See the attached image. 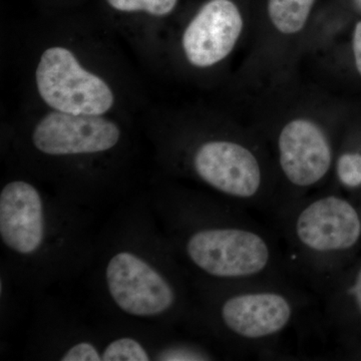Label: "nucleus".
Returning <instances> with one entry per match:
<instances>
[{"instance_id":"ddd939ff","label":"nucleus","mask_w":361,"mask_h":361,"mask_svg":"<svg viewBox=\"0 0 361 361\" xmlns=\"http://www.w3.org/2000/svg\"><path fill=\"white\" fill-rule=\"evenodd\" d=\"M149 349L134 337L123 336L113 339L102 350V361L153 360Z\"/></svg>"},{"instance_id":"dca6fc26","label":"nucleus","mask_w":361,"mask_h":361,"mask_svg":"<svg viewBox=\"0 0 361 361\" xmlns=\"http://www.w3.org/2000/svg\"><path fill=\"white\" fill-rule=\"evenodd\" d=\"M336 173L344 187L353 189L361 186V154L345 153L339 157Z\"/></svg>"},{"instance_id":"6ab92c4d","label":"nucleus","mask_w":361,"mask_h":361,"mask_svg":"<svg viewBox=\"0 0 361 361\" xmlns=\"http://www.w3.org/2000/svg\"><path fill=\"white\" fill-rule=\"evenodd\" d=\"M356 6L361 9V0H355Z\"/></svg>"},{"instance_id":"0eeeda50","label":"nucleus","mask_w":361,"mask_h":361,"mask_svg":"<svg viewBox=\"0 0 361 361\" xmlns=\"http://www.w3.org/2000/svg\"><path fill=\"white\" fill-rule=\"evenodd\" d=\"M277 147L280 171L292 192L286 205L275 214L305 198L326 178L334 163L329 137L311 121L299 118L285 125Z\"/></svg>"},{"instance_id":"4468645a","label":"nucleus","mask_w":361,"mask_h":361,"mask_svg":"<svg viewBox=\"0 0 361 361\" xmlns=\"http://www.w3.org/2000/svg\"><path fill=\"white\" fill-rule=\"evenodd\" d=\"M116 11L122 13H146L165 16L174 11L178 0H106Z\"/></svg>"},{"instance_id":"f03ea898","label":"nucleus","mask_w":361,"mask_h":361,"mask_svg":"<svg viewBox=\"0 0 361 361\" xmlns=\"http://www.w3.org/2000/svg\"><path fill=\"white\" fill-rule=\"evenodd\" d=\"M205 319L227 345L250 355H278L292 336L319 325L318 297L298 282L205 289Z\"/></svg>"},{"instance_id":"2eb2a0df","label":"nucleus","mask_w":361,"mask_h":361,"mask_svg":"<svg viewBox=\"0 0 361 361\" xmlns=\"http://www.w3.org/2000/svg\"><path fill=\"white\" fill-rule=\"evenodd\" d=\"M212 353L207 349L192 343H177L159 351L156 360L163 361H204L214 360Z\"/></svg>"},{"instance_id":"a211bd4d","label":"nucleus","mask_w":361,"mask_h":361,"mask_svg":"<svg viewBox=\"0 0 361 361\" xmlns=\"http://www.w3.org/2000/svg\"><path fill=\"white\" fill-rule=\"evenodd\" d=\"M353 52H355L356 68L361 75V21L355 26L353 37Z\"/></svg>"},{"instance_id":"9b49d317","label":"nucleus","mask_w":361,"mask_h":361,"mask_svg":"<svg viewBox=\"0 0 361 361\" xmlns=\"http://www.w3.org/2000/svg\"><path fill=\"white\" fill-rule=\"evenodd\" d=\"M315 0H269L268 13L273 25L285 35L300 32Z\"/></svg>"},{"instance_id":"f3484780","label":"nucleus","mask_w":361,"mask_h":361,"mask_svg":"<svg viewBox=\"0 0 361 361\" xmlns=\"http://www.w3.org/2000/svg\"><path fill=\"white\" fill-rule=\"evenodd\" d=\"M61 361H102V350L90 341H78L66 349Z\"/></svg>"},{"instance_id":"39448f33","label":"nucleus","mask_w":361,"mask_h":361,"mask_svg":"<svg viewBox=\"0 0 361 361\" xmlns=\"http://www.w3.org/2000/svg\"><path fill=\"white\" fill-rule=\"evenodd\" d=\"M109 296L125 314L160 318L184 312L186 294L178 280L137 252L120 250L104 268Z\"/></svg>"},{"instance_id":"423d86ee","label":"nucleus","mask_w":361,"mask_h":361,"mask_svg":"<svg viewBox=\"0 0 361 361\" xmlns=\"http://www.w3.org/2000/svg\"><path fill=\"white\" fill-rule=\"evenodd\" d=\"M35 82L42 101L54 111L103 116L115 104V94L106 80L80 65L71 49L59 45L42 52Z\"/></svg>"},{"instance_id":"f257e3e1","label":"nucleus","mask_w":361,"mask_h":361,"mask_svg":"<svg viewBox=\"0 0 361 361\" xmlns=\"http://www.w3.org/2000/svg\"><path fill=\"white\" fill-rule=\"evenodd\" d=\"M256 215L225 200L178 203V251L203 290L302 283L292 271L277 233Z\"/></svg>"},{"instance_id":"6e6552de","label":"nucleus","mask_w":361,"mask_h":361,"mask_svg":"<svg viewBox=\"0 0 361 361\" xmlns=\"http://www.w3.org/2000/svg\"><path fill=\"white\" fill-rule=\"evenodd\" d=\"M121 137L118 123L103 116L52 111L37 123L32 140L39 153L66 157L106 153L115 148Z\"/></svg>"},{"instance_id":"1a4fd4ad","label":"nucleus","mask_w":361,"mask_h":361,"mask_svg":"<svg viewBox=\"0 0 361 361\" xmlns=\"http://www.w3.org/2000/svg\"><path fill=\"white\" fill-rule=\"evenodd\" d=\"M47 206L32 183L13 180L0 192V239L7 250L32 258L44 250L49 238Z\"/></svg>"},{"instance_id":"20e7f679","label":"nucleus","mask_w":361,"mask_h":361,"mask_svg":"<svg viewBox=\"0 0 361 361\" xmlns=\"http://www.w3.org/2000/svg\"><path fill=\"white\" fill-rule=\"evenodd\" d=\"M192 170L222 200L269 218L277 192L266 180L264 167L257 154L233 140H208L195 149Z\"/></svg>"},{"instance_id":"f8f14e48","label":"nucleus","mask_w":361,"mask_h":361,"mask_svg":"<svg viewBox=\"0 0 361 361\" xmlns=\"http://www.w3.org/2000/svg\"><path fill=\"white\" fill-rule=\"evenodd\" d=\"M317 297L319 307H327L348 300L350 307L361 318V264L348 283L334 282Z\"/></svg>"},{"instance_id":"9d476101","label":"nucleus","mask_w":361,"mask_h":361,"mask_svg":"<svg viewBox=\"0 0 361 361\" xmlns=\"http://www.w3.org/2000/svg\"><path fill=\"white\" fill-rule=\"evenodd\" d=\"M243 28L238 7L231 0H210L183 35L185 56L197 68L220 63L234 49Z\"/></svg>"},{"instance_id":"7ed1b4c3","label":"nucleus","mask_w":361,"mask_h":361,"mask_svg":"<svg viewBox=\"0 0 361 361\" xmlns=\"http://www.w3.org/2000/svg\"><path fill=\"white\" fill-rule=\"evenodd\" d=\"M295 276L316 295L342 273V260L361 240L356 207L336 194L306 196L268 219Z\"/></svg>"}]
</instances>
